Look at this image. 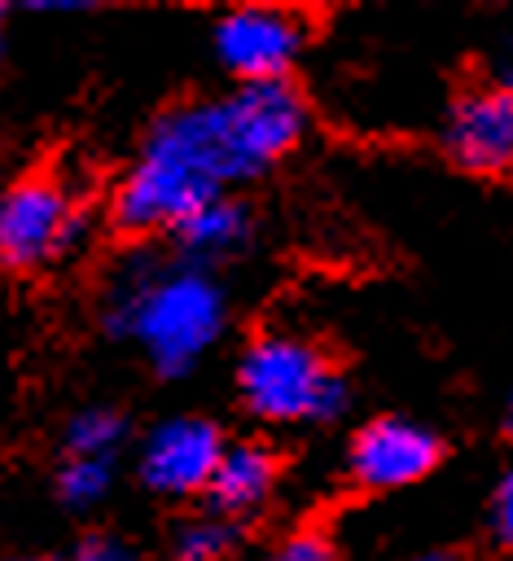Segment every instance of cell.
<instances>
[{
    "instance_id": "cell-1",
    "label": "cell",
    "mask_w": 513,
    "mask_h": 561,
    "mask_svg": "<svg viewBox=\"0 0 513 561\" xmlns=\"http://www.w3.org/2000/svg\"><path fill=\"white\" fill-rule=\"evenodd\" d=\"M303 131L307 101L289 79L237 83L219 101H184L145 131L114 184L110 215L136 237L175 232L193 210L224 197L228 184L281 162Z\"/></svg>"
},
{
    "instance_id": "cell-2",
    "label": "cell",
    "mask_w": 513,
    "mask_h": 561,
    "mask_svg": "<svg viewBox=\"0 0 513 561\" xmlns=\"http://www.w3.org/2000/svg\"><path fill=\"white\" fill-rule=\"evenodd\" d=\"M105 320L118 337L136 342L158 373L175 377L189 373L219 342L228 302L202 267L136 259L114 276Z\"/></svg>"
},
{
    "instance_id": "cell-3",
    "label": "cell",
    "mask_w": 513,
    "mask_h": 561,
    "mask_svg": "<svg viewBox=\"0 0 513 561\" xmlns=\"http://www.w3.org/2000/svg\"><path fill=\"white\" fill-rule=\"evenodd\" d=\"M241 403L267 425L333 421L346 408V381L324 351L298 333H263L237 364Z\"/></svg>"
},
{
    "instance_id": "cell-4",
    "label": "cell",
    "mask_w": 513,
    "mask_h": 561,
    "mask_svg": "<svg viewBox=\"0 0 513 561\" xmlns=\"http://www.w3.org/2000/svg\"><path fill=\"white\" fill-rule=\"evenodd\" d=\"M83 202L53 171H26L0 188V267L35 272L83 241Z\"/></svg>"
},
{
    "instance_id": "cell-5",
    "label": "cell",
    "mask_w": 513,
    "mask_h": 561,
    "mask_svg": "<svg viewBox=\"0 0 513 561\" xmlns=\"http://www.w3.org/2000/svg\"><path fill=\"white\" fill-rule=\"evenodd\" d=\"M215 53L241 83H276L303 53V22L272 4L228 9L215 22Z\"/></svg>"
},
{
    "instance_id": "cell-6",
    "label": "cell",
    "mask_w": 513,
    "mask_h": 561,
    "mask_svg": "<svg viewBox=\"0 0 513 561\" xmlns=\"http://www.w3.org/2000/svg\"><path fill=\"white\" fill-rule=\"evenodd\" d=\"M224 438L202 416H171L149 430L140 443V482L153 495H197L210 486V473L224 456Z\"/></svg>"
},
{
    "instance_id": "cell-7",
    "label": "cell",
    "mask_w": 513,
    "mask_h": 561,
    "mask_svg": "<svg viewBox=\"0 0 513 561\" xmlns=\"http://www.w3.org/2000/svg\"><path fill=\"white\" fill-rule=\"evenodd\" d=\"M438 456L443 447L425 425L403 416H381L355 434L346 451V473L364 491H395V486L421 482L438 465Z\"/></svg>"
},
{
    "instance_id": "cell-8",
    "label": "cell",
    "mask_w": 513,
    "mask_h": 561,
    "mask_svg": "<svg viewBox=\"0 0 513 561\" xmlns=\"http://www.w3.org/2000/svg\"><path fill=\"white\" fill-rule=\"evenodd\" d=\"M443 149L478 175H500L513 167V92L469 88L452 101L443 118Z\"/></svg>"
},
{
    "instance_id": "cell-9",
    "label": "cell",
    "mask_w": 513,
    "mask_h": 561,
    "mask_svg": "<svg viewBox=\"0 0 513 561\" xmlns=\"http://www.w3.org/2000/svg\"><path fill=\"white\" fill-rule=\"evenodd\" d=\"M276 456L263 443H232L224 447L206 491L224 517H241L267 504V495L276 491Z\"/></svg>"
},
{
    "instance_id": "cell-10",
    "label": "cell",
    "mask_w": 513,
    "mask_h": 561,
    "mask_svg": "<svg viewBox=\"0 0 513 561\" xmlns=\"http://www.w3.org/2000/svg\"><path fill=\"white\" fill-rule=\"evenodd\" d=\"M250 237V215L241 202H228V197H215L206 202L202 210H193L180 228H175V241L184 254L193 259H224L232 250H241Z\"/></svg>"
},
{
    "instance_id": "cell-11",
    "label": "cell",
    "mask_w": 513,
    "mask_h": 561,
    "mask_svg": "<svg viewBox=\"0 0 513 561\" xmlns=\"http://www.w3.org/2000/svg\"><path fill=\"white\" fill-rule=\"evenodd\" d=\"M127 438V421L114 408H83L66 425V456H101L114 460V451Z\"/></svg>"
},
{
    "instance_id": "cell-12",
    "label": "cell",
    "mask_w": 513,
    "mask_h": 561,
    "mask_svg": "<svg viewBox=\"0 0 513 561\" xmlns=\"http://www.w3.org/2000/svg\"><path fill=\"white\" fill-rule=\"evenodd\" d=\"M114 491V460L101 456H66L57 469V500L66 508H96Z\"/></svg>"
},
{
    "instance_id": "cell-13",
    "label": "cell",
    "mask_w": 513,
    "mask_h": 561,
    "mask_svg": "<svg viewBox=\"0 0 513 561\" xmlns=\"http://www.w3.org/2000/svg\"><path fill=\"white\" fill-rule=\"evenodd\" d=\"M237 548V530L224 517H197L180 526L171 543V561H228Z\"/></svg>"
},
{
    "instance_id": "cell-14",
    "label": "cell",
    "mask_w": 513,
    "mask_h": 561,
    "mask_svg": "<svg viewBox=\"0 0 513 561\" xmlns=\"http://www.w3.org/2000/svg\"><path fill=\"white\" fill-rule=\"evenodd\" d=\"M267 561H338V548L324 530H294L272 548Z\"/></svg>"
},
{
    "instance_id": "cell-15",
    "label": "cell",
    "mask_w": 513,
    "mask_h": 561,
    "mask_svg": "<svg viewBox=\"0 0 513 561\" xmlns=\"http://www.w3.org/2000/svg\"><path fill=\"white\" fill-rule=\"evenodd\" d=\"M491 535H495L504 548H513V460H509V469L500 473L495 495H491Z\"/></svg>"
},
{
    "instance_id": "cell-16",
    "label": "cell",
    "mask_w": 513,
    "mask_h": 561,
    "mask_svg": "<svg viewBox=\"0 0 513 561\" xmlns=\"http://www.w3.org/2000/svg\"><path fill=\"white\" fill-rule=\"evenodd\" d=\"M66 561H136V557L127 552V543H118V539H110V535H92V539L75 543Z\"/></svg>"
},
{
    "instance_id": "cell-17",
    "label": "cell",
    "mask_w": 513,
    "mask_h": 561,
    "mask_svg": "<svg viewBox=\"0 0 513 561\" xmlns=\"http://www.w3.org/2000/svg\"><path fill=\"white\" fill-rule=\"evenodd\" d=\"M408 561H460L456 552H421V557H408Z\"/></svg>"
},
{
    "instance_id": "cell-18",
    "label": "cell",
    "mask_w": 513,
    "mask_h": 561,
    "mask_svg": "<svg viewBox=\"0 0 513 561\" xmlns=\"http://www.w3.org/2000/svg\"><path fill=\"white\" fill-rule=\"evenodd\" d=\"M4 35H9V13L0 9V57H4Z\"/></svg>"
},
{
    "instance_id": "cell-19",
    "label": "cell",
    "mask_w": 513,
    "mask_h": 561,
    "mask_svg": "<svg viewBox=\"0 0 513 561\" xmlns=\"http://www.w3.org/2000/svg\"><path fill=\"white\" fill-rule=\"evenodd\" d=\"M504 88H509V92H513V66H509V75H504Z\"/></svg>"
},
{
    "instance_id": "cell-20",
    "label": "cell",
    "mask_w": 513,
    "mask_h": 561,
    "mask_svg": "<svg viewBox=\"0 0 513 561\" xmlns=\"http://www.w3.org/2000/svg\"><path fill=\"white\" fill-rule=\"evenodd\" d=\"M509 430H513V399H509Z\"/></svg>"
},
{
    "instance_id": "cell-21",
    "label": "cell",
    "mask_w": 513,
    "mask_h": 561,
    "mask_svg": "<svg viewBox=\"0 0 513 561\" xmlns=\"http://www.w3.org/2000/svg\"><path fill=\"white\" fill-rule=\"evenodd\" d=\"M13 561H35V557H13Z\"/></svg>"
}]
</instances>
